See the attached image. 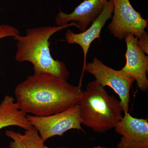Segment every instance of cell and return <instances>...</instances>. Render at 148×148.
<instances>
[{"instance_id":"cell-9","label":"cell","mask_w":148,"mask_h":148,"mask_svg":"<svg viewBox=\"0 0 148 148\" xmlns=\"http://www.w3.org/2000/svg\"><path fill=\"white\" fill-rule=\"evenodd\" d=\"M107 1L84 0L72 13L66 14L60 10L56 17V22L58 26H63L73 21L81 32H84L100 15Z\"/></svg>"},{"instance_id":"cell-5","label":"cell","mask_w":148,"mask_h":148,"mask_svg":"<svg viewBox=\"0 0 148 148\" xmlns=\"http://www.w3.org/2000/svg\"><path fill=\"white\" fill-rule=\"evenodd\" d=\"M84 71L93 75L95 80L103 87L108 86L119 96L123 112H128L130 88L135 79L121 70L117 71L105 65L95 57L86 64Z\"/></svg>"},{"instance_id":"cell-15","label":"cell","mask_w":148,"mask_h":148,"mask_svg":"<svg viewBox=\"0 0 148 148\" xmlns=\"http://www.w3.org/2000/svg\"><path fill=\"white\" fill-rule=\"evenodd\" d=\"M45 148H50L48 147H46V146H45ZM67 148L64 147H58V148Z\"/></svg>"},{"instance_id":"cell-1","label":"cell","mask_w":148,"mask_h":148,"mask_svg":"<svg viewBox=\"0 0 148 148\" xmlns=\"http://www.w3.org/2000/svg\"><path fill=\"white\" fill-rule=\"evenodd\" d=\"M80 86L44 73L29 76L16 86L14 94L19 110L27 114L46 116L66 110L78 103Z\"/></svg>"},{"instance_id":"cell-3","label":"cell","mask_w":148,"mask_h":148,"mask_svg":"<svg viewBox=\"0 0 148 148\" xmlns=\"http://www.w3.org/2000/svg\"><path fill=\"white\" fill-rule=\"evenodd\" d=\"M78 105L82 124L95 132L103 133L115 128L123 116L120 101L109 95L95 80L88 84Z\"/></svg>"},{"instance_id":"cell-4","label":"cell","mask_w":148,"mask_h":148,"mask_svg":"<svg viewBox=\"0 0 148 148\" xmlns=\"http://www.w3.org/2000/svg\"><path fill=\"white\" fill-rule=\"evenodd\" d=\"M113 16L108 28L111 35L122 40L127 35L132 34L139 40L148 38L145 29L148 27V20L135 10L129 0H112Z\"/></svg>"},{"instance_id":"cell-11","label":"cell","mask_w":148,"mask_h":148,"mask_svg":"<svg viewBox=\"0 0 148 148\" xmlns=\"http://www.w3.org/2000/svg\"><path fill=\"white\" fill-rule=\"evenodd\" d=\"M27 115L18 108L12 96L6 95L0 104V130L9 126L29 129L33 126L28 121Z\"/></svg>"},{"instance_id":"cell-7","label":"cell","mask_w":148,"mask_h":148,"mask_svg":"<svg viewBox=\"0 0 148 148\" xmlns=\"http://www.w3.org/2000/svg\"><path fill=\"white\" fill-rule=\"evenodd\" d=\"M126 45V64L121 71L134 78L140 90L148 89V56L140 47L138 38L129 34L124 38Z\"/></svg>"},{"instance_id":"cell-13","label":"cell","mask_w":148,"mask_h":148,"mask_svg":"<svg viewBox=\"0 0 148 148\" xmlns=\"http://www.w3.org/2000/svg\"><path fill=\"white\" fill-rule=\"evenodd\" d=\"M19 35L18 29L15 27L4 24L0 25V40L6 37L13 38Z\"/></svg>"},{"instance_id":"cell-6","label":"cell","mask_w":148,"mask_h":148,"mask_svg":"<svg viewBox=\"0 0 148 148\" xmlns=\"http://www.w3.org/2000/svg\"><path fill=\"white\" fill-rule=\"evenodd\" d=\"M27 118L30 124L38 130L44 143L53 136H62L70 130L84 131L78 104L66 110L48 116L27 115Z\"/></svg>"},{"instance_id":"cell-14","label":"cell","mask_w":148,"mask_h":148,"mask_svg":"<svg viewBox=\"0 0 148 148\" xmlns=\"http://www.w3.org/2000/svg\"><path fill=\"white\" fill-rule=\"evenodd\" d=\"M92 148H107L105 147H101V146H96V147H93Z\"/></svg>"},{"instance_id":"cell-8","label":"cell","mask_w":148,"mask_h":148,"mask_svg":"<svg viewBox=\"0 0 148 148\" xmlns=\"http://www.w3.org/2000/svg\"><path fill=\"white\" fill-rule=\"evenodd\" d=\"M114 128L122 136L117 148H148L147 119L136 118L124 113Z\"/></svg>"},{"instance_id":"cell-12","label":"cell","mask_w":148,"mask_h":148,"mask_svg":"<svg viewBox=\"0 0 148 148\" xmlns=\"http://www.w3.org/2000/svg\"><path fill=\"white\" fill-rule=\"evenodd\" d=\"M6 135L11 138L10 148H45L44 142L34 127L25 130L24 134L13 130H6Z\"/></svg>"},{"instance_id":"cell-2","label":"cell","mask_w":148,"mask_h":148,"mask_svg":"<svg viewBox=\"0 0 148 148\" xmlns=\"http://www.w3.org/2000/svg\"><path fill=\"white\" fill-rule=\"evenodd\" d=\"M71 26L76 27V24L72 22L63 26H42L28 29L24 36L13 37L17 41L15 60L32 63L34 73L51 74L67 80L70 73L64 62L52 57L49 40L55 33Z\"/></svg>"},{"instance_id":"cell-10","label":"cell","mask_w":148,"mask_h":148,"mask_svg":"<svg viewBox=\"0 0 148 148\" xmlns=\"http://www.w3.org/2000/svg\"><path fill=\"white\" fill-rule=\"evenodd\" d=\"M113 10L112 0L107 1L100 15L85 31L79 34H75L70 30L66 32L65 38L67 42L70 44L78 45L82 48L84 56L83 69L86 64L88 52L91 43L96 39L100 40L101 30L106 22L112 18Z\"/></svg>"}]
</instances>
